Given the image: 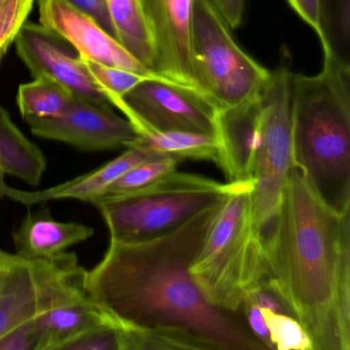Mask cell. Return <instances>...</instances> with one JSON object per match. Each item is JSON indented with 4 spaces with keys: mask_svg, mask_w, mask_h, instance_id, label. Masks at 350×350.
<instances>
[{
    "mask_svg": "<svg viewBox=\"0 0 350 350\" xmlns=\"http://www.w3.org/2000/svg\"><path fill=\"white\" fill-rule=\"evenodd\" d=\"M81 59L85 62L94 81L101 88L104 95L109 100L110 104L113 100L120 99L126 96L131 90L134 89L145 79L152 77H144V75L116 68V67L106 66L88 59Z\"/></svg>",
    "mask_w": 350,
    "mask_h": 350,
    "instance_id": "cell-24",
    "label": "cell"
},
{
    "mask_svg": "<svg viewBox=\"0 0 350 350\" xmlns=\"http://www.w3.org/2000/svg\"><path fill=\"white\" fill-rule=\"evenodd\" d=\"M259 96L243 105L217 111L219 153L216 165L228 182L255 180L256 159L261 144Z\"/></svg>",
    "mask_w": 350,
    "mask_h": 350,
    "instance_id": "cell-14",
    "label": "cell"
},
{
    "mask_svg": "<svg viewBox=\"0 0 350 350\" xmlns=\"http://www.w3.org/2000/svg\"><path fill=\"white\" fill-rule=\"evenodd\" d=\"M232 183L176 171L144 191L96 204L110 239L137 243L169 232L228 194Z\"/></svg>",
    "mask_w": 350,
    "mask_h": 350,
    "instance_id": "cell-5",
    "label": "cell"
},
{
    "mask_svg": "<svg viewBox=\"0 0 350 350\" xmlns=\"http://www.w3.org/2000/svg\"><path fill=\"white\" fill-rule=\"evenodd\" d=\"M0 170L32 186H38L46 170L42 151L16 126L5 107L0 106Z\"/></svg>",
    "mask_w": 350,
    "mask_h": 350,
    "instance_id": "cell-18",
    "label": "cell"
},
{
    "mask_svg": "<svg viewBox=\"0 0 350 350\" xmlns=\"http://www.w3.org/2000/svg\"><path fill=\"white\" fill-rule=\"evenodd\" d=\"M40 24L64 38L79 56L144 77H161L139 62L89 14L68 0H36Z\"/></svg>",
    "mask_w": 350,
    "mask_h": 350,
    "instance_id": "cell-12",
    "label": "cell"
},
{
    "mask_svg": "<svg viewBox=\"0 0 350 350\" xmlns=\"http://www.w3.org/2000/svg\"><path fill=\"white\" fill-rule=\"evenodd\" d=\"M190 273L208 302L235 313L247 294L267 278L263 243L254 229L251 194L255 180L230 182Z\"/></svg>",
    "mask_w": 350,
    "mask_h": 350,
    "instance_id": "cell-4",
    "label": "cell"
},
{
    "mask_svg": "<svg viewBox=\"0 0 350 350\" xmlns=\"http://www.w3.org/2000/svg\"><path fill=\"white\" fill-rule=\"evenodd\" d=\"M155 155L159 154L130 147L113 161L81 177L75 178L70 181L42 191H23L11 187L7 198L24 204H36L63 198H73L94 204L118 178L122 177L135 165Z\"/></svg>",
    "mask_w": 350,
    "mask_h": 350,
    "instance_id": "cell-15",
    "label": "cell"
},
{
    "mask_svg": "<svg viewBox=\"0 0 350 350\" xmlns=\"http://www.w3.org/2000/svg\"><path fill=\"white\" fill-rule=\"evenodd\" d=\"M61 350H122V329L108 319L73 338Z\"/></svg>",
    "mask_w": 350,
    "mask_h": 350,
    "instance_id": "cell-25",
    "label": "cell"
},
{
    "mask_svg": "<svg viewBox=\"0 0 350 350\" xmlns=\"http://www.w3.org/2000/svg\"><path fill=\"white\" fill-rule=\"evenodd\" d=\"M94 229L75 222H59L48 208L29 213L13 232L16 255L27 259H52L68 247L91 239Z\"/></svg>",
    "mask_w": 350,
    "mask_h": 350,
    "instance_id": "cell-16",
    "label": "cell"
},
{
    "mask_svg": "<svg viewBox=\"0 0 350 350\" xmlns=\"http://www.w3.org/2000/svg\"><path fill=\"white\" fill-rule=\"evenodd\" d=\"M85 272L73 253L27 259L0 251V338L83 292Z\"/></svg>",
    "mask_w": 350,
    "mask_h": 350,
    "instance_id": "cell-8",
    "label": "cell"
},
{
    "mask_svg": "<svg viewBox=\"0 0 350 350\" xmlns=\"http://www.w3.org/2000/svg\"><path fill=\"white\" fill-rule=\"evenodd\" d=\"M36 0H0V49L13 44Z\"/></svg>",
    "mask_w": 350,
    "mask_h": 350,
    "instance_id": "cell-26",
    "label": "cell"
},
{
    "mask_svg": "<svg viewBox=\"0 0 350 350\" xmlns=\"http://www.w3.org/2000/svg\"><path fill=\"white\" fill-rule=\"evenodd\" d=\"M75 96L51 77H34L19 87L17 104L24 120L52 118L62 116Z\"/></svg>",
    "mask_w": 350,
    "mask_h": 350,
    "instance_id": "cell-21",
    "label": "cell"
},
{
    "mask_svg": "<svg viewBox=\"0 0 350 350\" xmlns=\"http://www.w3.org/2000/svg\"><path fill=\"white\" fill-rule=\"evenodd\" d=\"M292 75L284 65L260 94L261 144L256 159L251 194L254 229L263 241L278 213L292 159Z\"/></svg>",
    "mask_w": 350,
    "mask_h": 350,
    "instance_id": "cell-7",
    "label": "cell"
},
{
    "mask_svg": "<svg viewBox=\"0 0 350 350\" xmlns=\"http://www.w3.org/2000/svg\"><path fill=\"white\" fill-rule=\"evenodd\" d=\"M224 198L153 239H110L85 272L88 296L120 327L147 332L159 349H265L233 313L208 302L190 273Z\"/></svg>",
    "mask_w": 350,
    "mask_h": 350,
    "instance_id": "cell-1",
    "label": "cell"
},
{
    "mask_svg": "<svg viewBox=\"0 0 350 350\" xmlns=\"http://www.w3.org/2000/svg\"><path fill=\"white\" fill-rule=\"evenodd\" d=\"M182 161H184L172 155H155L135 165L118 178L94 204L96 206L99 202H111L136 196L157 183L167 174L176 171Z\"/></svg>",
    "mask_w": 350,
    "mask_h": 350,
    "instance_id": "cell-22",
    "label": "cell"
},
{
    "mask_svg": "<svg viewBox=\"0 0 350 350\" xmlns=\"http://www.w3.org/2000/svg\"><path fill=\"white\" fill-rule=\"evenodd\" d=\"M261 310L273 349L314 350L312 339L296 317L267 309Z\"/></svg>",
    "mask_w": 350,
    "mask_h": 350,
    "instance_id": "cell-23",
    "label": "cell"
},
{
    "mask_svg": "<svg viewBox=\"0 0 350 350\" xmlns=\"http://www.w3.org/2000/svg\"><path fill=\"white\" fill-rule=\"evenodd\" d=\"M40 329L36 319L22 323L0 338V350H38Z\"/></svg>",
    "mask_w": 350,
    "mask_h": 350,
    "instance_id": "cell-27",
    "label": "cell"
},
{
    "mask_svg": "<svg viewBox=\"0 0 350 350\" xmlns=\"http://www.w3.org/2000/svg\"><path fill=\"white\" fill-rule=\"evenodd\" d=\"M10 188L11 187L7 185V183L5 182V174L0 170V196L1 198H7Z\"/></svg>",
    "mask_w": 350,
    "mask_h": 350,
    "instance_id": "cell-32",
    "label": "cell"
},
{
    "mask_svg": "<svg viewBox=\"0 0 350 350\" xmlns=\"http://www.w3.org/2000/svg\"><path fill=\"white\" fill-rule=\"evenodd\" d=\"M229 29L239 27L243 21L245 0H208Z\"/></svg>",
    "mask_w": 350,
    "mask_h": 350,
    "instance_id": "cell-31",
    "label": "cell"
},
{
    "mask_svg": "<svg viewBox=\"0 0 350 350\" xmlns=\"http://www.w3.org/2000/svg\"><path fill=\"white\" fill-rule=\"evenodd\" d=\"M152 38L154 72L193 87L191 22L193 0H141Z\"/></svg>",
    "mask_w": 350,
    "mask_h": 350,
    "instance_id": "cell-13",
    "label": "cell"
},
{
    "mask_svg": "<svg viewBox=\"0 0 350 350\" xmlns=\"http://www.w3.org/2000/svg\"><path fill=\"white\" fill-rule=\"evenodd\" d=\"M299 17L310 26L321 40V48L331 44L323 25L321 0H288Z\"/></svg>",
    "mask_w": 350,
    "mask_h": 350,
    "instance_id": "cell-28",
    "label": "cell"
},
{
    "mask_svg": "<svg viewBox=\"0 0 350 350\" xmlns=\"http://www.w3.org/2000/svg\"><path fill=\"white\" fill-rule=\"evenodd\" d=\"M241 309L245 312L251 333L257 338L258 341L265 347V349H273L270 343L269 332L262 314L261 307L252 301L245 300Z\"/></svg>",
    "mask_w": 350,
    "mask_h": 350,
    "instance_id": "cell-29",
    "label": "cell"
},
{
    "mask_svg": "<svg viewBox=\"0 0 350 350\" xmlns=\"http://www.w3.org/2000/svg\"><path fill=\"white\" fill-rule=\"evenodd\" d=\"M111 104L138 134L184 131L216 135L218 108L194 88L163 77L145 79Z\"/></svg>",
    "mask_w": 350,
    "mask_h": 350,
    "instance_id": "cell-9",
    "label": "cell"
},
{
    "mask_svg": "<svg viewBox=\"0 0 350 350\" xmlns=\"http://www.w3.org/2000/svg\"><path fill=\"white\" fill-rule=\"evenodd\" d=\"M14 42L18 56L32 77H51L75 97L97 105L112 106L77 51L52 30L26 21Z\"/></svg>",
    "mask_w": 350,
    "mask_h": 350,
    "instance_id": "cell-11",
    "label": "cell"
},
{
    "mask_svg": "<svg viewBox=\"0 0 350 350\" xmlns=\"http://www.w3.org/2000/svg\"><path fill=\"white\" fill-rule=\"evenodd\" d=\"M116 40L139 62L154 72L152 38L141 0H106Z\"/></svg>",
    "mask_w": 350,
    "mask_h": 350,
    "instance_id": "cell-19",
    "label": "cell"
},
{
    "mask_svg": "<svg viewBox=\"0 0 350 350\" xmlns=\"http://www.w3.org/2000/svg\"><path fill=\"white\" fill-rule=\"evenodd\" d=\"M193 87L218 109L255 100L271 72L239 48L208 0H193L191 22Z\"/></svg>",
    "mask_w": 350,
    "mask_h": 350,
    "instance_id": "cell-6",
    "label": "cell"
},
{
    "mask_svg": "<svg viewBox=\"0 0 350 350\" xmlns=\"http://www.w3.org/2000/svg\"><path fill=\"white\" fill-rule=\"evenodd\" d=\"M350 211L329 208L292 167L263 239L267 282L314 350H350Z\"/></svg>",
    "mask_w": 350,
    "mask_h": 350,
    "instance_id": "cell-2",
    "label": "cell"
},
{
    "mask_svg": "<svg viewBox=\"0 0 350 350\" xmlns=\"http://www.w3.org/2000/svg\"><path fill=\"white\" fill-rule=\"evenodd\" d=\"M138 148L161 155H172L182 161H208L216 163L219 141L216 135L169 131L140 133L126 148Z\"/></svg>",
    "mask_w": 350,
    "mask_h": 350,
    "instance_id": "cell-20",
    "label": "cell"
},
{
    "mask_svg": "<svg viewBox=\"0 0 350 350\" xmlns=\"http://www.w3.org/2000/svg\"><path fill=\"white\" fill-rule=\"evenodd\" d=\"M32 134L66 143L79 150L105 151L128 147L138 137L134 124L118 116L111 106L73 97L62 116L26 118Z\"/></svg>",
    "mask_w": 350,
    "mask_h": 350,
    "instance_id": "cell-10",
    "label": "cell"
},
{
    "mask_svg": "<svg viewBox=\"0 0 350 350\" xmlns=\"http://www.w3.org/2000/svg\"><path fill=\"white\" fill-rule=\"evenodd\" d=\"M317 75H292V159L314 193L350 211V68L332 44Z\"/></svg>",
    "mask_w": 350,
    "mask_h": 350,
    "instance_id": "cell-3",
    "label": "cell"
},
{
    "mask_svg": "<svg viewBox=\"0 0 350 350\" xmlns=\"http://www.w3.org/2000/svg\"><path fill=\"white\" fill-rule=\"evenodd\" d=\"M8 49H9V46H5V48L0 49V64H1V61H3V57H5V53H7Z\"/></svg>",
    "mask_w": 350,
    "mask_h": 350,
    "instance_id": "cell-33",
    "label": "cell"
},
{
    "mask_svg": "<svg viewBox=\"0 0 350 350\" xmlns=\"http://www.w3.org/2000/svg\"><path fill=\"white\" fill-rule=\"evenodd\" d=\"M75 7L93 17L108 33L116 38L113 25L108 13L106 0H68Z\"/></svg>",
    "mask_w": 350,
    "mask_h": 350,
    "instance_id": "cell-30",
    "label": "cell"
},
{
    "mask_svg": "<svg viewBox=\"0 0 350 350\" xmlns=\"http://www.w3.org/2000/svg\"><path fill=\"white\" fill-rule=\"evenodd\" d=\"M108 319L110 317L85 290L36 317L40 329L38 350H61L73 338Z\"/></svg>",
    "mask_w": 350,
    "mask_h": 350,
    "instance_id": "cell-17",
    "label": "cell"
}]
</instances>
